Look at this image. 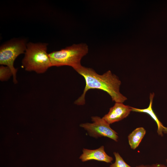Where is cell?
<instances>
[{
	"label": "cell",
	"instance_id": "6da1fadb",
	"mask_svg": "<svg viewBox=\"0 0 167 167\" xmlns=\"http://www.w3.org/2000/svg\"><path fill=\"white\" fill-rule=\"evenodd\" d=\"M75 70L84 78L86 84L82 94L75 101V104L84 105L86 93L90 89H98L106 92L115 102L123 103L127 100V98L120 92L121 81L110 71L101 75L93 69L82 65Z\"/></svg>",
	"mask_w": 167,
	"mask_h": 167
},
{
	"label": "cell",
	"instance_id": "7a4b0ae2",
	"mask_svg": "<svg viewBox=\"0 0 167 167\" xmlns=\"http://www.w3.org/2000/svg\"><path fill=\"white\" fill-rule=\"evenodd\" d=\"M46 43H27L22 66L27 71L43 73L52 66Z\"/></svg>",
	"mask_w": 167,
	"mask_h": 167
},
{
	"label": "cell",
	"instance_id": "3957f363",
	"mask_svg": "<svg viewBox=\"0 0 167 167\" xmlns=\"http://www.w3.org/2000/svg\"><path fill=\"white\" fill-rule=\"evenodd\" d=\"M88 52V46L81 43L73 44L49 54L52 66H67L75 70L81 65V60Z\"/></svg>",
	"mask_w": 167,
	"mask_h": 167
},
{
	"label": "cell",
	"instance_id": "277c9868",
	"mask_svg": "<svg viewBox=\"0 0 167 167\" xmlns=\"http://www.w3.org/2000/svg\"><path fill=\"white\" fill-rule=\"evenodd\" d=\"M27 44L25 39L15 38L2 44L0 47V64L6 65L11 69L14 84L17 83V69L14 67V62L18 56L25 53Z\"/></svg>",
	"mask_w": 167,
	"mask_h": 167
},
{
	"label": "cell",
	"instance_id": "5b68a950",
	"mask_svg": "<svg viewBox=\"0 0 167 167\" xmlns=\"http://www.w3.org/2000/svg\"><path fill=\"white\" fill-rule=\"evenodd\" d=\"M91 118L92 123H82L80 125L88 131L90 136L95 138L106 137L115 141H118V133L103 118L96 116H92Z\"/></svg>",
	"mask_w": 167,
	"mask_h": 167
},
{
	"label": "cell",
	"instance_id": "8992f818",
	"mask_svg": "<svg viewBox=\"0 0 167 167\" xmlns=\"http://www.w3.org/2000/svg\"><path fill=\"white\" fill-rule=\"evenodd\" d=\"M132 111L131 107L123 103L115 102L108 113L102 118L109 124L120 121L127 117Z\"/></svg>",
	"mask_w": 167,
	"mask_h": 167
},
{
	"label": "cell",
	"instance_id": "52a82bcc",
	"mask_svg": "<svg viewBox=\"0 0 167 167\" xmlns=\"http://www.w3.org/2000/svg\"><path fill=\"white\" fill-rule=\"evenodd\" d=\"M79 158L82 162L93 160L110 163L113 160V158L108 155L105 152L103 146L95 150L84 148L83 153Z\"/></svg>",
	"mask_w": 167,
	"mask_h": 167
},
{
	"label": "cell",
	"instance_id": "ba28073f",
	"mask_svg": "<svg viewBox=\"0 0 167 167\" xmlns=\"http://www.w3.org/2000/svg\"><path fill=\"white\" fill-rule=\"evenodd\" d=\"M154 93H151L150 95V102L148 106L146 109H140L131 107L132 111L143 113L149 115L155 122L157 126V132L158 135L163 136L164 134H167V127L164 126L160 121L152 108Z\"/></svg>",
	"mask_w": 167,
	"mask_h": 167
},
{
	"label": "cell",
	"instance_id": "9c48e42d",
	"mask_svg": "<svg viewBox=\"0 0 167 167\" xmlns=\"http://www.w3.org/2000/svg\"><path fill=\"white\" fill-rule=\"evenodd\" d=\"M146 133L143 127L136 128L128 136L129 145L131 149L135 150L139 146Z\"/></svg>",
	"mask_w": 167,
	"mask_h": 167
},
{
	"label": "cell",
	"instance_id": "30bf717a",
	"mask_svg": "<svg viewBox=\"0 0 167 167\" xmlns=\"http://www.w3.org/2000/svg\"><path fill=\"white\" fill-rule=\"evenodd\" d=\"M12 76V72L10 68L7 66L2 65L0 66V80L2 81L7 80Z\"/></svg>",
	"mask_w": 167,
	"mask_h": 167
},
{
	"label": "cell",
	"instance_id": "8fae6325",
	"mask_svg": "<svg viewBox=\"0 0 167 167\" xmlns=\"http://www.w3.org/2000/svg\"><path fill=\"white\" fill-rule=\"evenodd\" d=\"M115 162L111 165L110 167H132L127 164L118 152H114Z\"/></svg>",
	"mask_w": 167,
	"mask_h": 167
},
{
	"label": "cell",
	"instance_id": "7c38bea8",
	"mask_svg": "<svg viewBox=\"0 0 167 167\" xmlns=\"http://www.w3.org/2000/svg\"><path fill=\"white\" fill-rule=\"evenodd\" d=\"M136 167H167L164 165L156 163L152 164L151 165H141L137 166Z\"/></svg>",
	"mask_w": 167,
	"mask_h": 167
},
{
	"label": "cell",
	"instance_id": "4fadbf2b",
	"mask_svg": "<svg viewBox=\"0 0 167 167\" xmlns=\"http://www.w3.org/2000/svg\"><path fill=\"white\" fill-rule=\"evenodd\" d=\"M166 162L167 164V159L166 160Z\"/></svg>",
	"mask_w": 167,
	"mask_h": 167
}]
</instances>
